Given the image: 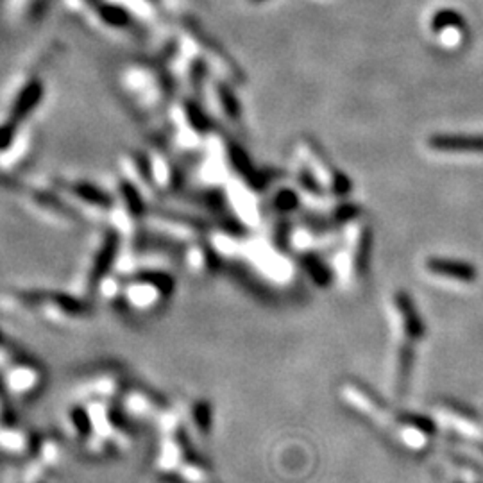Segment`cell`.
<instances>
[{
	"label": "cell",
	"instance_id": "cell-1",
	"mask_svg": "<svg viewBox=\"0 0 483 483\" xmlns=\"http://www.w3.org/2000/svg\"><path fill=\"white\" fill-rule=\"evenodd\" d=\"M342 397L360 415L374 422L385 435L410 453H422L434 444L437 428L428 417L403 412L388 406L371 390L358 383H346L342 387Z\"/></svg>",
	"mask_w": 483,
	"mask_h": 483
},
{
	"label": "cell",
	"instance_id": "cell-2",
	"mask_svg": "<svg viewBox=\"0 0 483 483\" xmlns=\"http://www.w3.org/2000/svg\"><path fill=\"white\" fill-rule=\"evenodd\" d=\"M437 419L448 431L473 448L483 444V422L475 412L454 403H442L437 406Z\"/></svg>",
	"mask_w": 483,
	"mask_h": 483
},
{
	"label": "cell",
	"instance_id": "cell-3",
	"mask_svg": "<svg viewBox=\"0 0 483 483\" xmlns=\"http://www.w3.org/2000/svg\"><path fill=\"white\" fill-rule=\"evenodd\" d=\"M426 269L431 274L454 279V281H462V283H473L478 278V271H476L475 267L466 262H459V260L428 258Z\"/></svg>",
	"mask_w": 483,
	"mask_h": 483
},
{
	"label": "cell",
	"instance_id": "cell-4",
	"mask_svg": "<svg viewBox=\"0 0 483 483\" xmlns=\"http://www.w3.org/2000/svg\"><path fill=\"white\" fill-rule=\"evenodd\" d=\"M429 147L438 152H483V136H451L437 134L429 138Z\"/></svg>",
	"mask_w": 483,
	"mask_h": 483
},
{
	"label": "cell",
	"instance_id": "cell-5",
	"mask_svg": "<svg viewBox=\"0 0 483 483\" xmlns=\"http://www.w3.org/2000/svg\"><path fill=\"white\" fill-rule=\"evenodd\" d=\"M397 310H399L401 317H403V326L406 331V337L410 342H419L425 337V324H422L421 317L415 312L412 299L406 294H397L396 297Z\"/></svg>",
	"mask_w": 483,
	"mask_h": 483
}]
</instances>
